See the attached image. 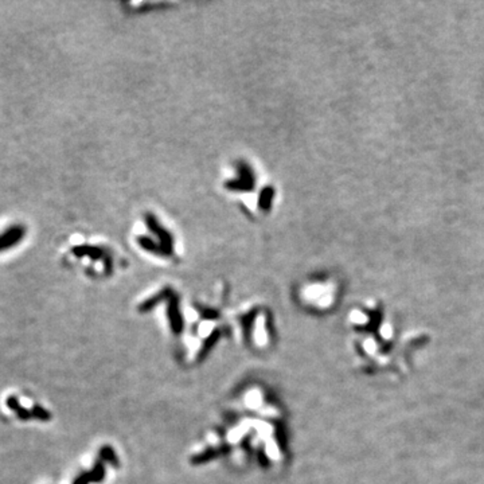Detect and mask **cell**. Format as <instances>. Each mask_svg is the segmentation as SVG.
I'll return each mask as SVG.
<instances>
[{
    "label": "cell",
    "mask_w": 484,
    "mask_h": 484,
    "mask_svg": "<svg viewBox=\"0 0 484 484\" xmlns=\"http://www.w3.org/2000/svg\"><path fill=\"white\" fill-rule=\"evenodd\" d=\"M19 238H20V229H19V227H16V229H12L11 232H8V233H7V234H4L3 237L0 238V250H1V249H4V246H5L4 243L7 241L10 242L11 245H12V243H14V242L18 241Z\"/></svg>",
    "instance_id": "obj_1"
}]
</instances>
